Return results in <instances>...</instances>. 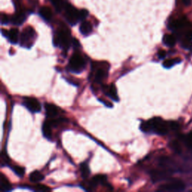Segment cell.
Returning <instances> with one entry per match:
<instances>
[{
  "instance_id": "18",
  "label": "cell",
  "mask_w": 192,
  "mask_h": 192,
  "mask_svg": "<svg viewBox=\"0 0 192 192\" xmlns=\"http://www.w3.org/2000/svg\"><path fill=\"white\" fill-rule=\"evenodd\" d=\"M163 42L167 47H172L176 44V39L174 35L167 34V35H164V38H163Z\"/></svg>"
},
{
  "instance_id": "21",
  "label": "cell",
  "mask_w": 192,
  "mask_h": 192,
  "mask_svg": "<svg viewBox=\"0 0 192 192\" xmlns=\"http://www.w3.org/2000/svg\"><path fill=\"white\" fill-rule=\"evenodd\" d=\"M80 172H81V175H82V177L83 179H86L89 176L90 173V168H89V166L87 165L86 163H83L80 165Z\"/></svg>"
},
{
  "instance_id": "28",
  "label": "cell",
  "mask_w": 192,
  "mask_h": 192,
  "mask_svg": "<svg viewBox=\"0 0 192 192\" xmlns=\"http://www.w3.org/2000/svg\"><path fill=\"white\" fill-rule=\"evenodd\" d=\"M167 124H168V127L170 128V129H172V130H178L179 128V125L178 122H174V121H170V122H167Z\"/></svg>"
},
{
  "instance_id": "23",
  "label": "cell",
  "mask_w": 192,
  "mask_h": 192,
  "mask_svg": "<svg viewBox=\"0 0 192 192\" xmlns=\"http://www.w3.org/2000/svg\"><path fill=\"white\" fill-rule=\"evenodd\" d=\"M140 128L142 131L143 132H145V133H149L150 131H152V126L151 124H150V120L146 121V122H143L142 123L140 124Z\"/></svg>"
},
{
  "instance_id": "25",
  "label": "cell",
  "mask_w": 192,
  "mask_h": 192,
  "mask_svg": "<svg viewBox=\"0 0 192 192\" xmlns=\"http://www.w3.org/2000/svg\"><path fill=\"white\" fill-rule=\"evenodd\" d=\"M182 47L184 49H186V50H191V49H192L191 38L186 37V38L182 41Z\"/></svg>"
},
{
  "instance_id": "26",
  "label": "cell",
  "mask_w": 192,
  "mask_h": 192,
  "mask_svg": "<svg viewBox=\"0 0 192 192\" xmlns=\"http://www.w3.org/2000/svg\"><path fill=\"white\" fill-rule=\"evenodd\" d=\"M32 190L36 191H50V188L44 185H37L35 188H32Z\"/></svg>"
},
{
  "instance_id": "19",
  "label": "cell",
  "mask_w": 192,
  "mask_h": 192,
  "mask_svg": "<svg viewBox=\"0 0 192 192\" xmlns=\"http://www.w3.org/2000/svg\"><path fill=\"white\" fill-rule=\"evenodd\" d=\"M44 179V175L41 173H40L39 171H38V170L33 171L30 176V180L32 182H35V183L41 182Z\"/></svg>"
},
{
  "instance_id": "9",
  "label": "cell",
  "mask_w": 192,
  "mask_h": 192,
  "mask_svg": "<svg viewBox=\"0 0 192 192\" xmlns=\"http://www.w3.org/2000/svg\"><path fill=\"white\" fill-rule=\"evenodd\" d=\"M24 104L32 113H38L41 110V105L39 101L35 98L25 97L24 98Z\"/></svg>"
},
{
  "instance_id": "16",
  "label": "cell",
  "mask_w": 192,
  "mask_h": 192,
  "mask_svg": "<svg viewBox=\"0 0 192 192\" xmlns=\"http://www.w3.org/2000/svg\"><path fill=\"white\" fill-rule=\"evenodd\" d=\"M39 14L43 19L47 21H50L51 20L52 16H53L51 9L50 8L47 7V6H44V7H42L40 9Z\"/></svg>"
},
{
  "instance_id": "2",
  "label": "cell",
  "mask_w": 192,
  "mask_h": 192,
  "mask_svg": "<svg viewBox=\"0 0 192 192\" xmlns=\"http://www.w3.org/2000/svg\"><path fill=\"white\" fill-rule=\"evenodd\" d=\"M72 42L70 32L68 30H60L53 38V44L55 46H60L65 51L68 50Z\"/></svg>"
},
{
  "instance_id": "8",
  "label": "cell",
  "mask_w": 192,
  "mask_h": 192,
  "mask_svg": "<svg viewBox=\"0 0 192 192\" xmlns=\"http://www.w3.org/2000/svg\"><path fill=\"white\" fill-rule=\"evenodd\" d=\"M108 70L109 65L107 62H101V65L98 67L97 70L96 69L95 81L98 83H101L102 81H104L108 75Z\"/></svg>"
},
{
  "instance_id": "11",
  "label": "cell",
  "mask_w": 192,
  "mask_h": 192,
  "mask_svg": "<svg viewBox=\"0 0 192 192\" xmlns=\"http://www.w3.org/2000/svg\"><path fill=\"white\" fill-rule=\"evenodd\" d=\"M44 108H45L46 114L49 118H53L58 114V108L54 104L47 103L44 105Z\"/></svg>"
},
{
  "instance_id": "33",
  "label": "cell",
  "mask_w": 192,
  "mask_h": 192,
  "mask_svg": "<svg viewBox=\"0 0 192 192\" xmlns=\"http://www.w3.org/2000/svg\"><path fill=\"white\" fill-rule=\"evenodd\" d=\"M99 101H101V103H103V104H105V105L107 106V107H113V104H110V103H106V102H107V101H104V100L99 99Z\"/></svg>"
},
{
  "instance_id": "29",
  "label": "cell",
  "mask_w": 192,
  "mask_h": 192,
  "mask_svg": "<svg viewBox=\"0 0 192 192\" xmlns=\"http://www.w3.org/2000/svg\"><path fill=\"white\" fill-rule=\"evenodd\" d=\"M9 22V18L8 17L6 14H2L1 16V23L3 25H5V24H8Z\"/></svg>"
},
{
  "instance_id": "15",
  "label": "cell",
  "mask_w": 192,
  "mask_h": 192,
  "mask_svg": "<svg viewBox=\"0 0 192 192\" xmlns=\"http://www.w3.org/2000/svg\"><path fill=\"white\" fill-rule=\"evenodd\" d=\"M80 31L83 35H88L93 31V26L89 21H83L80 26Z\"/></svg>"
},
{
  "instance_id": "4",
  "label": "cell",
  "mask_w": 192,
  "mask_h": 192,
  "mask_svg": "<svg viewBox=\"0 0 192 192\" xmlns=\"http://www.w3.org/2000/svg\"><path fill=\"white\" fill-rule=\"evenodd\" d=\"M36 33L31 27H27L20 35V45L26 48H30L34 44Z\"/></svg>"
},
{
  "instance_id": "6",
  "label": "cell",
  "mask_w": 192,
  "mask_h": 192,
  "mask_svg": "<svg viewBox=\"0 0 192 192\" xmlns=\"http://www.w3.org/2000/svg\"><path fill=\"white\" fill-rule=\"evenodd\" d=\"M185 188V185L180 180H175L161 185L159 188V191H182Z\"/></svg>"
},
{
  "instance_id": "34",
  "label": "cell",
  "mask_w": 192,
  "mask_h": 192,
  "mask_svg": "<svg viewBox=\"0 0 192 192\" xmlns=\"http://www.w3.org/2000/svg\"><path fill=\"white\" fill-rule=\"evenodd\" d=\"M183 1V3L185 4V5L188 6L191 5V0H182Z\"/></svg>"
},
{
  "instance_id": "32",
  "label": "cell",
  "mask_w": 192,
  "mask_h": 192,
  "mask_svg": "<svg viewBox=\"0 0 192 192\" xmlns=\"http://www.w3.org/2000/svg\"><path fill=\"white\" fill-rule=\"evenodd\" d=\"M28 2L32 7H36L38 6L39 1L38 0H28Z\"/></svg>"
},
{
  "instance_id": "30",
  "label": "cell",
  "mask_w": 192,
  "mask_h": 192,
  "mask_svg": "<svg viewBox=\"0 0 192 192\" xmlns=\"http://www.w3.org/2000/svg\"><path fill=\"white\" fill-rule=\"evenodd\" d=\"M71 44L75 49H77V48H79L80 47V44L79 41H78V40H77L76 38H73V39H72Z\"/></svg>"
},
{
  "instance_id": "10",
  "label": "cell",
  "mask_w": 192,
  "mask_h": 192,
  "mask_svg": "<svg viewBox=\"0 0 192 192\" xmlns=\"http://www.w3.org/2000/svg\"><path fill=\"white\" fill-rule=\"evenodd\" d=\"M103 92L106 96H109L112 100L114 101H119V98L118 96L117 90L114 83L110 84V86H104L102 88Z\"/></svg>"
},
{
  "instance_id": "7",
  "label": "cell",
  "mask_w": 192,
  "mask_h": 192,
  "mask_svg": "<svg viewBox=\"0 0 192 192\" xmlns=\"http://www.w3.org/2000/svg\"><path fill=\"white\" fill-rule=\"evenodd\" d=\"M173 172L167 170L166 169L164 170H154L151 171L150 175H151L152 180L153 182H158L163 180H167L170 179Z\"/></svg>"
},
{
  "instance_id": "14",
  "label": "cell",
  "mask_w": 192,
  "mask_h": 192,
  "mask_svg": "<svg viewBox=\"0 0 192 192\" xmlns=\"http://www.w3.org/2000/svg\"><path fill=\"white\" fill-rule=\"evenodd\" d=\"M0 189L2 191H8L11 190L10 182L2 173L0 174Z\"/></svg>"
},
{
  "instance_id": "12",
  "label": "cell",
  "mask_w": 192,
  "mask_h": 192,
  "mask_svg": "<svg viewBox=\"0 0 192 192\" xmlns=\"http://www.w3.org/2000/svg\"><path fill=\"white\" fill-rule=\"evenodd\" d=\"M26 20V14L22 11H18L11 18V22L14 25L20 26Z\"/></svg>"
},
{
  "instance_id": "17",
  "label": "cell",
  "mask_w": 192,
  "mask_h": 192,
  "mask_svg": "<svg viewBox=\"0 0 192 192\" xmlns=\"http://www.w3.org/2000/svg\"><path fill=\"white\" fill-rule=\"evenodd\" d=\"M7 38H8L9 41L11 44H17L19 38V30L17 29H11L8 32V35Z\"/></svg>"
},
{
  "instance_id": "20",
  "label": "cell",
  "mask_w": 192,
  "mask_h": 192,
  "mask_svg": "<svg viewBox=\"0 0 192 192\" xmlns=\"http://www.w3.org/2000/svg\"><path fill=\"white\" fill-rule=\"evenodd\" d=\"M181 62H182V60H181V59H179V58L167 59V60H165L163 62V66H164L165 68H170L173 67L174 65L180 63Z\"/></svg>"
},
{
  "instance_id": "27",
  "label": "cell",
  "mask_w": 192,
  "mask_h": 192,
  "mask_svg": "<svg viewBox=\"0 0 192 192\" xmlns=\"http://www.w3.org/2000/svg\"><path fill=\"white\" fill-rule=\"evenodd\" d=\"M50 2L53 3V5H54V7L56 8L57 11H59L62 9V5H63L62 0H50Z\"/></svg>"
},
{
  "instance_id": "22",
  "label": "cell",
  "mask_w": 192,
  "mask_h": 192,
  "mask_svg": "<svg viewBox=\"0 0 192 192\" xmlns=\"http://www.w3.org/2000/svg\"><path fill=\"white\" fill-rule=\"evenodd\" d=\"M170 146L177 154H181L182 153V146H181V145L178 141L174 140L173 142H171L170 143Z\"/></svg>"
},
{
  "instance_id": "24",
  "label": "cell",
  "mask_w": 192,
  "mask_h": 192,
  "mask_svg": "<svg viewBox=\"0 0 192 192\" xmlns=\"http://www.w3.org/2000/svg\"><path fill=\"white\" fill-rule=\"evenodd\" d=\"M11 170L14 172L17 176H20V177H22L25 173V168L20 167V166H13L11 167Z\"/></svg>"
},
{
  "instance_id": "35",
  "label": "cell",
  "mask_w": 192,
  "mask_h": 192,
  "mask_svg": "<svg viewBox=\"0 0 192 192\" xmlns=\"http://www.w3.org/2000/svg\"><path fill=\"white\" fill-rule=\"evenodd\" d=\"M2 33L5 37H8V32L6 31L5 30H2Z\"/></svg>"
},
{
  "instance_id": "3",
  "label": "cell",
  "mask_w": 192,
  "mask_h": 192,
  "mask_svg": "<svg viewBox=\"0 0 192 192\" xmlns=\"http://www.w3.org/2000/svg\"><path fill=\"white\" fill-rule=\"evenodd\" d=\"M86 66V60L80 53H76L69 60V69L74 73H81Z\"/></svg>"
},
{
  "instance_id": "13",
  "label": "cell",
  "mask_w": 192,
  "mask_h": 192,
  "mask_svg": "<svg viewBox=\"0 0 192 192\" xmlns=\"http://www.w3.org/2000/svg\"><path fill=\"white\" fill-rule=\"evenodd\" d=\"M52 125L50 123V120L47 119L44 122L42 125V133L43 135L47 139L50 140L52 137Z\"/></svg>"
},
{
  "instance_id": "1",
  "label": "cell",
  "mask_w": 192,
  "mask_h": 192,
  "mask_svg": "<svg viewBox=\"0 0 192 192\" xmlns=\"http://www.w3.org/2000/svg\"><path fill=\"white\" fill-rule=\"evenodd\" d=\"M89 14L88 11L86 9L77 10L71 5L65 6V17L71 25H75L78 21L83 20Z\"/></svg>"
},
{
  "instance_id": "31",
  "label": "cell",
  "mask_w": 192,
  "mask_h": 192,
  "mask_svg": "<svg viewBox=\"0 0 192 192\" xmlns=\"http://www.w3.org/2000/svg\"><path fill=\"white\" fill-rule=\"evenodd\" d=\"M166 55H167V53H166L165 50H159V53H158V56H159V59H164L166 56Z\"/></svg>"
},
{
  "instance_id": "5",
  "label": "cell",
  "mask_w": 192,
  "mask_h": 192,
  "mask_svg": "<svg viewBox=\"0 0 192 192\" xmlns=\"http://www.w3.org/2000/svg\"><path fill=\"white\" fill-rule=\"evenodd\" d=\"M152 131L159 135H165L168 132V124L160 117H154L150 120Z\"/></svg>"
}]
</instances>
